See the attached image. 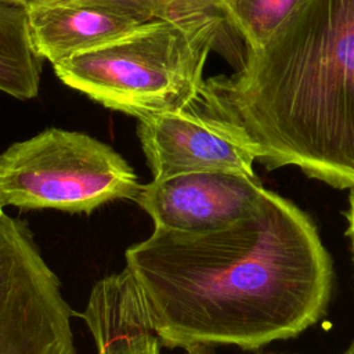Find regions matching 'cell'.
<instances>
[{"label": "cell", "instance_id": "1", "mask_svg": "<svg viewBox=\"0 0 354 354\" xmlns=\"http://www.w3.org/2000/svg\"><path fill=\"white\" fill-rule=\"evenodd\" d=\"M124 257L166 347L252 351L296 337L322 319L333 286L313 218L267 188L249 216L225 228H155Z\"/></svg>", "mask_w": 354, "mask_h": 354}, {"label": "cell", "instance_id": "2", "mask_svg": "<svg viewBox=\"0 0 354 354\" xmlns=\"http://www.w3.org/2000/svg\"><path fill=\"white\" fill-rule=\"evenodd\" d=\"M220 122L267 170L299 167L354 188V0H303L191 108Z\"/></svg>", "mask_w": 354, "mask_h": 354}, {"label": "cell", "instance_id": "3", "mask_svg": "<svg viewBox=\"0 0 354 354\" xmlns=\"http://www.w3.org/2000/svg\"><path fill=\"white\" fill-rule=\"evenodd\" d=\"M224 25L213 11L160 15L53 66L66 86L138 120L185 111L201 95L205 64Z\"/></svg>", "mask_w": 354, "mask_h": 354}, {"label": "cell", "instance_id": "4", "mask_svg": "<svg viewBox=\"0 0 354 354\" xmlns=\"http://www.w3.org/2000/svg\"><path fill=\"white\" fill-rule=\"evenodd\" d=\"M141 184L109 145L50 127L0 153V205L91 213L116 199H136Z\"/></svg>", "mask_w": 354, "mask_h": 354}, {"label": "cell", "instance_id": "5", "mask_svg": "<svg viewBox=\"0 0 354 354\" xmlns=\"http://www.w3.org/2000/svg\"><path fill=\"white\" fill-rule=\"evenodd\" d=\"M61 282L19 218L0 217V354H77Z\"/></svg>", "mask_w": 354, "mask_h": 354}, {"label": "cell", "instance_id": "6", "mask_svg": "<svg viewBox=\"0 0 354 354\" xmlns=\"http://www.w3.org/2000/svg\"><path fill=\"white\" fill-rule=\"evenodd\" d=\"M263 189L257 177L198 171L152 180L134 201L151 216L155 228L202 234L249 216Z\"/></svg>", "mask_w": 354, "mask_h": 354}, {"label": "cell", "instance_id": "7", "mask_svg": "<svg viewBox=\"0 0 354 354\" xmlns=\"http://www.w3.org/2000/svg\"><path fill=\"white\" fill-rule=\"evenodd\" d=\"M137 136L153 180L198 171L257 177L253 153L220 122L194 109L140 119Z\"/></svg>", "mask_w": 354, "mask_h": 354}, {"label": "cell", "instance_id": "8", "mask_svg": "<svg viewBox=\"0 0 354 354\" xmlns=\"http://www.w3.org/2000/svg\"><path fill=\"white\" fill-rule=\"evenodd\" d=\"M160 17L148 0H55L29 8L36 51L53 65Z\"/></svg>", "mask_w": 354, "mask_h": 354}, {"label": "cell", "instance_id": "9", "mask_svg": "<svg viewBox=\"0 0 354 354\" xmlns=\"http://www.w3.org/2000/svg\"><path fill=\"white\" fill-rule=\"evenodd\" d=\"M79 315L98 354H160L162 343L144 296L126 267L93 286L86 310Z\"/></svg>", "mask_w": 354, "mask_h": 354}, {"label": "cell", "instance_id": "10", "mask_svg": "<svg viewBox=\"0 0 354 354\" xmlns=\"http://www.w3.org/2000/svg\"><path fill=\"white\" fill-rule=\"evenodd\" d=\"M41 65L30 35L29 8L18 0H0V91L18 100L36 97Z\"/></svg>", "mask_w": 354, "mask_h": 354}, {"label": "cell", "instance_id": "11", "mask_svg": "<svg viewBox=\"0 0 354 354\" xmlns=\"http://www.w3.org/2000/svg\"><path fill=\"white\" fill-rule=\"evenodd\" d=\"M303 0H216L224 22L243 40L246 50L263 46Z\"/></svg>", "mask_w": 354, "mask_h": 354}, {"label": "cell", "instance_id": "12", "mask_svg": "<svg viewBox=\"0 0 354 354\" xmlns=\"http://www.w3.org/2000/svg\"><path fill=\"white\" fill-rule=\"evenodd\" d=\"M160 15L181 12L187 10L189 0H148Z\"/></svg>", "mask_w": 354, "mask_h": 354}, {"label": "cell", "instance_id": "13", "mask_svg": "<svg viewBox=\"0 0 354 354\" xmlns=\"http://www.w3.org/2000/svg\"><path fill=\"white\" fill-rule=\"evenodd\" d=\"M346 218H347V235L350 238L353 260H354V188L350 189L348 207H347V212H346Z\"/></svg>", "mask_w": 354, "mask_h": 354}, {"label": "cell", "instance_id": "14", "mask_svg": "<svg viewBox=\"0 0 354 354\" xmlns=\"http://www.w3.org/2000/svg\"><path fill=\"white\" fill-rule=\"evenodd\" d=\"M214 4H216V0H189L185 11L199 10V11H214V12H217Z\"/></svg>", "mask_w": 354, "mask_h": 354}, {"label": "cell", "instance_id": "15", "mask_svg": "<svg viewBox=\"0 0 354 354\" xmlns=\"http://www.w3.org/2000/svg\"><path fill=\"white\" fill-rule=\"evenodd\" d=\"M187 354H216L214 346L210 344H194L185 348Z\"/></svg>", "mask_w": 354, "mask_h": 354}, {"label": "cell", "instance_id": "16", "mask_svg": "<svg viewBox=\"0 0 354 354\" xmlns=\"http://www.w3.org/2000/svg\"><path fill=\"white\" fill-rule=\"evenodd\" d=\"M18 1H21V3L25 4L28 8H30V7L40 6V4H46V3H51V1H55V0H18Z\"/></svg>", "mask_w": 354, "mask_h": 354}, {"label": "cell", "instance_id": "17", "mask_svg": "<svg viewBox=\"0 0 354 354\" xmlns=\"http://www.w3.org/2000/svg\"><path fill=\"white\" fill-rule=\"evenodd\" d=\"M340 354H354V340Z\"/></svg>", "mask_w": 354, "mask_h": 354}, {"label": "cell", "instance_id": "18", "mask_svg": "<svg viewBox=\"0 0 354 354\" xmlns=\"http://www.w3.org/2000/svg\"><path fill=\"white\" fill-rule=\"evenodd\" d=\"M3 214H4V212H3V206H1V205H0V217H1V216H3Z\"/></svg>", "mask_w": 354, "mask_h": 354}, {"label": "cell", "instance_id": "19", "mask_svg": "<svg viewBox=\"0 0 354 354\" xmlns=\"http://www.w3.org/2000/svg\"><path fill=\"white\" fill-rule=\"evenodd\" d=\"M268 354H275V353H268Z\"/></svg>", "mask_w": 354, "mask_h": 354}]
</instances>
